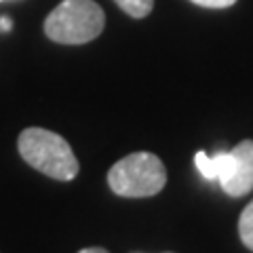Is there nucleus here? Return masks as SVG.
Returning a JSON list of instances; mask_svg holds the SVG:
<instances>
[{
    "label": "nucleus",
    "mask_w": 253,
    "mask_h": 253,
    "mask_svg": "<svg viewBox=\"0 0 253 253\" xmlns=\"http://www.w3.org/2000/svg\"><path fill=\"white\" fill-rule=\"evenodd\" d=\"M17 150L30 167L59 181H72L81 169L68 139L42 126L23 129L17 139Z\"/></svg>",
    "instance_id": "1"
},
{
    "label": "nucleus",
    "mask_w": 253,
    "mask_h": 253,
    "mask_svg": "<svg viewBox=\"0 0 253 253\" xmlns=\"http://www.w3.org/2000/svg\"><path fill=\"white\" fill-rule=\"evenodd\" d=\"M106 28V13L95 0H63L44 19V34L59 44H84Z\"/></svg>",
    "instance_id": "2"
},
{
    "label": "nucleus",
    "mask_w": 253,
    "mask_h": 253,
    "mask_svg": "<svg viewBox=\"0 0 253 253\" xmlns=\"http://www.w3.org/2000/svg\"><path fill=\"white\" fill-rule=\"evenodd\" d=\"M167 184V169L152 152H133L121 158L108 171V186L125 199L154 196Z\"/></svg>",
    "instance_id": "3"
},
{
    "label": "nucleus",
    "mask_w": 253,
    "mask_h": 253,
    "mask_svg": "<svg viewBox=\"0 0 253 253\" xmlns=\"http://www.w3.org/2000/svg\"><path fill=\"white\" fill-rule=\"evenodd\" d=\"M232 171L221 181V190L228 196H245L253 190V139H243L232 150Z\"/></svg>",
    "instance_id": "4"
},
{
    "label": "nucleus",
    "mask_w": 253,
    "mask_h": 253,
    "mask_svg": "<svg viewBox=\"0 0 253 253\" xmlns=\"http://www.w3.org/2000/svg\"><path fill=\"white\" fill-rule=\"evenodd\" d=\"M194 165L205 179H217L221 184L232 171V152H217L213 156L207 152H196Z\"/></svg>",
    "instance_id": "5"
},
{
    "label": "nucleus",
    "mask_w": 253,
    "mask_h": 253,
    "mask_svg": "<svg viewBox=\"0 0 253 253\" xmlns=\"http://www.w3.org/2000/svg\"><path fill=\"white\" fill-rule=\"evenodd\" d=\"M114 2L133 19H144L154 9V0H114Z\"/></svg>",
    "instance_id": "6"
},
{
    "label": "nucleus",
    "mask_w": 253,
    "mask_h": 253,
    "mask_svg": "<svg viewBox=\"0 0 253 253\" xmlns=\"http://www.w3.org/2000/svg\"><path fill=\"white\" fill-rule=\"evenodd\" d=\"M239 236L245 247L253 251V201L243 209L239 217Z\"/></svg>",
    "instance_id": "7"
},
{
    "label": "nucleus",
    "mask_w": 253,
    "mask_h": 253,
    "mask_svg": "<svg viewBox=\"0 0 253 253\" xmlns=\"http://www.w3.org/2000/svg\"><path fill=\"white\" fill-rule=\"evenodd\" d=\"M190 2L205 6V9H228V6H232L236 0H190Z\"/></svg>",
    "instance_id": "8"
},
{
    "label": "nucleus",
    "mask_w": 253,
    "mask_h": 253,
    "mask_svg": "<svg viewBox=\"0 0 253 253\" xmlns=\"http://www.w3.org/2000/svg\"><path fill=\"white\" fill-rule=\"evenodd\" d=\"M78 253H110V251H106L104 247H86V249L78 251Z\"/></svg>",
    "instance_id": "9"
},
{
    "label": "nucleus",
    "mask_w": 253,
    "mask_h": 253,
    "mask_svg": "<svg viewBox=\"0 0 253 253\" xmlns=\"http://www.w3.org/2000/svg\"><path fill=\"white\" fill-rule=\"evenodd\" d=\"M0 30H4V32H9V30H11V21L6 19V17L0 19Z\"/></svg>",
    "instance_id": "10"
},
{
    "label": "nucleus",
    "mask_w": 253,
    "mask_h": 253,
    "mask_svg": "<svg viewBox=\"0 0 253 253\" xmlns=\"http://www.w3.org/2000/svg\"><path fill=\"white\" fill-rule=\"evenodd\" d=\"M0 2H4V0H0Z\"/></svg>",
    "instance_id": "11"
}]
</instances>
